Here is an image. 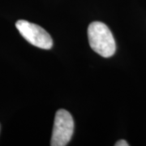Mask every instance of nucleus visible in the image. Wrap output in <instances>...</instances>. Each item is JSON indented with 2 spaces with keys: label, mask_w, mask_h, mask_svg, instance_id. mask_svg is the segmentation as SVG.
Returning <instances> with one entry per match:
<instances>
[{
  "label": "nucleus",
  "mask_w": 146,
  "mask_h": 146,
  "mask_svg": "<svg viewBox=\"0 0 146 146\" xmlns=\"http://www.w3.org/2000/svg\"><path fill=\"white\" fill-rule=\"evenodd\" d=\"M89 42L96 53L104 58L114 55L116 50L115 38L110 29L102 22L94 21L88 28Z\"/></svg>",
  "instance_id": "1"
},
{
  "label": "nucleus",
  "mask_w": 146,
  "mask_h": 146,
  "mask_svg": "<svg viewBox=\"0 0 146 146\" xmlns=\"http://www.w3.org/2000/svg\"><path fill=\"white\" fill-rule=\"evenodd\" d=\"M74 131L72 116L66 110H58L54 117L50 145L65 146L71 141Z\"/></svg>",
  "instance_id": "2"
},
{
  "label": "nucleus",
  "mask_w": 146,
  "mask_h": 146,
  "mask_svg": "<svg viewBox=\"0 0 146 146\" xmlns=\"http://www.w3.org/2000/svg\"><path fill=\"white\" fill-rule=\"evenodd\" d=\"M16 27L21 36L33 46L44 50L52 48L51 36L41 26L25 20H20L16 23Z\"/></svg>",
  "instance_id": "3"
},
{
  "label": "nucleus",
  "mask_w": 146,
  "mask_h": 146,
  "mask_svg": "<svg viewBox=\"0 0 146 146\" xmlns=\"http://www.w3.org/2000/svg\"><path fill=\"white\" fill-rule=\"evenodd\" d=\"M115 146H128L129 144L125 141V140H120V141H117L115 144Z\"/></svg>",
  "instance_id": "4"
}]
</instances>
